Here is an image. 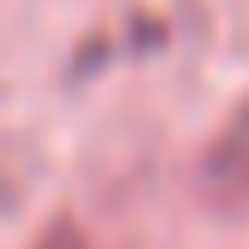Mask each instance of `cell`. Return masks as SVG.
<instances>
[{
  "mask_svg": "<svg viewBox=\"0 0 249 249\" xmlns=\"http://www.w3.org/2000/svg\"><path fill=\"white\" fill-rule=\"evenodd\" d=\"M201 195H207V207H219L225 219H249V97L225 116V128L207 146Z\"/></svg>",
  "mask_w": 249,
  "mask_h": 249,
  "instance_id": "6da1fadb",
  "label": "cell"
},
{
  "mask_svg": "<svg viewBox=\"0 0 249 249\" xmlns=\"http://www.w3.org/2000/svg\"><path fill=\"white\" fill-rule=\"evenodd\" d=\"M31 249H85V237H79V225H73V219H55V225H49Z\"/></svg>",
  "mask_w": 249,
  "mask_h": 249,
  "instance_id": "7a4b0ae2",
  "label": "cell"
}]
</instances>
